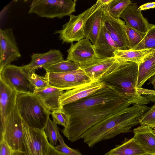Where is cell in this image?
<instances>
[{"instance_id":"obj_29","label":"cell","mask_w":155,"mask_h":155,"mask_svg":"<svg viewBox=\"0 0 155 155\" xmlns=\"http://www.w3.org/2000/svg\"><path fill=\"white\" fill-rule=\"evenodd\" d=\"M147 49L155 50V25L150 24L146 35L142 40L132 50Z\"/></svg>"},{"instance_id":"obj_26","label":"cell","mask_w":155,"mask_h":155,"mask_svg":"<svg viewBox=\"0 0 155 155\" xmlns=\"http://www.w3.org/2000/svg\"><path fill=\"white\" fill-rule=\"evenodd\" d=\"M80 68V64L73 61L63 60L54 64L44 69L46 73H64Z\"/></svg>"},{"instance_id":"obj_18","label":"cell","mask_w":155,"mask_h":155,"mask_svg":"<svg viewBox=\"0 0 155 155\" xmlns=\"http://www.w3.org/2000/svg\"><path fill=\"white\" fill-rule=\"evenodd\" d=\"M18 93L0 79V125L15 107Z\"/></svg>"},{"instance_id":"obj_15","label":"cell","mask_w":155,"mask_h":155,"mask_svg":"<svg viewBox=\"0 0 155 155\" xmlns=\"http://www.w3.org/2000/svg\"><path fill=\"white\" fill-rule=\"evenodd\" d=\"M93 45L90 40L85 38L75 44L71 43L67 50L68 53L66 60L74 61L80 65L96 56Z\"/></svg>"},{"instance_id":"obj_43","label":"cell","mask_w":155,"mask_h":155,"mask_svg":"<svg viewBox=\"0 0 155 155\" xmlns=\"http://www.w3.org/2000/svg\"></svg>"},{"instance_id":"obj_20","label":"cell","mask_w":155,"mask_h":155,"mask_svg":"<svg viewBox=\"0 0 155 155\" xmlns=\"http://www.w3.org/2000/svg\"><path fill=\"white\" fill-rule=\"evenodd\" d=\"M133 137L148 155L155 153V134L153 129L147 125L134 129Z\"/></svg>"},{"instance_id":"obj_12","label":"cell","mask_w":155,"mask_h":155,"mask_svg":"<svg viewBox=\"0 0 155 155\" xmlns=\"http://www.w3.org/2000/svg\"><path fill=\"white\" fill-rule=\"evenodd\" d=\"M103 23L110 37L117 45L118 50L130 49L125 22L120 18H115L111 16L104 7Z\"/></svg>"},{"instance_id":"obj_39","label":"cell","mask_w":155,"mask_h":155,"mask_svg":"<svg viewBox=\"0 0 155 155\" xmlns=\"http://www.w3.org/2000/svg\"><path fill=\"white\" fill-rule=\"evenodd\" d=\"M11 155H27L24 151L16 150L13 151Z\"/></svg>"},{"instance_id":"obj_25","label":"cell","mask_w":155,"mask_h":155,"mask_svg":"<svg viewBox=\"0 0 155 155\" xmlns=\"http://www.w3.org/2000/svg\"><path fill=\"white\" fill-rule=\"evenodd\" d=\"M147 154L132 138L117 145L104 155H146Z\"/></svg>"},{"instance_id":"obj_10","label":"cell","mask_w":155,"mask_h":155,"mask_svg":"<svg viewBox=\"0 0 155 155\" xmlns=\"http://www.w3.org/2000/svg\"><path fill=\"white\" fill-rule=\"evenodd\" d=\"M24 66L9 64L0 71V79L18 94H34L35 89L24 72Z\"/></svg>"},{"instance_id":"obj_36","label":"cell","mask_w":155,"mask_h":155,"mask_svg":"<svg viewBox=\"0 0 155 155\" xmlns=\"http://www.w3.org/2000/svg\"><path fill=\"white\" fill-rule=\"evenodd\" d=\"M46 155H66L57 150L50 144Z\"/></svg>"},{"instance_id":"obj_40","label":"cell","mask_w":155,"mask_h":155,"mask_svg":"<svg viewBox=\"0 0 155 155\" xmlns=\"http://www.w3.org/2000/svg\"><path fill=\"white\" fill-rule=\"evenodd\" d=\"M148 81H149L148 84H152L153 86V88L155 89V75L150 78Z\"/></svg>"},{"instance_id":"obj_35","label":"cell","mask_w":155,"mask_h":155,"mask_svg":"<svg viewBox=\"0 0 155 155\" xmlns=\"http://www.w3.org/2000/svg\"><path fill=\"white\" fill-rule=\"evenodd\" d=\"M13 151L11 148L5 142H0V155H11Z\"/></svg>"},{"instance_id":"obj_14","label":"cell","mask_w":155,"mask_h":155,"mask_svg":"<svg viewBox=\"0 0 155 155\" xmlns=\"http://www.w3.org/2000/svg\"><path fill=\"white\" fill-rule=\"evenodd\" d=\"M104 86L100 80L92 81L89 83L64 91L59 99L61 108L89 96Z\"/></svg>"},{"instance_id":"obj_42","label":"cell","mask_w":155,"mask_h":155,"mask_svg":"<svg viewBox=\"0 0 155 155\" xmlns=\"http://www.w3.org/2000/svg\"><path fill=\"white\" fill-rule=\"evenodd\" d=\"M155 155V153H154V154H151V155Z\"/></svg>"},{"instance_id":"obj_41","label":"cell","mask_w":155,"mask_h":155,"mask_svg":"<svg viewBox=\"0 0 155 155\" xmlns=\"http://www.w3.org/2000/svg\"><path fill=\"white\" fill-rule=\"evenodd\" d=\"M153 130H154V132L155 134V127L153 128Z\"/></svg>"},{"instance_id":"obj_33","label":"cell","mask_w":155,"mask_h":155,"mask_svg":"<svg viewBox=\"0 0 155 155\" xmlns=\"http://www.w3.org/2000/svg\"><path fill=\"white\" fill-rule=\"evenodd\" d=\"M53 121L65 127L67 126L69 120V116L62 108L57 110L51 112Z\"/></svg>"},{"instance_id":"obj_1","label":"cell","mask_w":155,"mask_h":155,"mask_svg":"<svg viewBox=\"0 0 155 155\" xmlns=\"http://www.w3.org/2000/svg\"><path fill=\"white\" fill-rule=\"evenodd\" d=\"M131 104L121 96L112 100L92 106L85 109L68 115V124L62 130L71 142L81 139L89 129L104 120L121 112Z\"/></svg>"},{"instance_id":"obj_30","label":"cell","mask_w":155,"mask_h":155,"mask_svg":"<svg viewBox=\"0 0 155 155\" xmlns=\"http://www.w3.org/2000/svg\"><path fill=\"white\" fill-rule=\"evenodd\" d=\"M44 130L52 146H56L60 134L57 124L49 118Z\"/></svg>"},{"instance_id":"obj_37","label":"cell","mask_w":155,"mask_h":155,"mask_svg":"<svg viewBox=\"0 0 155 155\" xmlns=\"http://www.w3.org/2000/svg\"><path fill=\"white\" fill-rule=\"evenodd\" d=\"M155 8V2H148L143 4L138 7V9L140 11Z\"/></svg>"},{"instance_id":"obj_34","label":"cell","mask_w":155,"mask_h":155,"mask_svg":"<svg viewBox=\"0 0 155 155\" xmlns=\"http://www.w3.org/2000/svg\"><path fill=\"white\" fill-rule=\"evenodd\" d=\"M58 141L59 144L54 147L60 152L66 155H83L78 151L68 147L64 143L60 134L59 136Z\"/></svg>"},{"instance_id":"obj_11","label":"cell","mask_w":155,"mask_h":155,"mask_svg":"<svg viewBox=\"0 0 155 155\" xmlns=\"http://www.w3.org/2000/svg\"><path fill=\"white\" fill-rule=\"evenodd\" d=\"M21 56L12 29H0V71Z\"/></svg>"},{"instance_id":"obj_31","label":"cell","mask_w":155,"mask_h":155,"mask_svg":"<svg viewBox=\"0 0 155 155\" xmlns=\"http://www.w3.org/2000/svg\"><path fill=\"white\" fill-rule=\"evenodd\" d=\"M126 28L129 46L130 49H131L135 47L145 37L146 33H143L140 32L127 25Z\"/></svg>"},{"instance_id":"obj_28","label":"cell","mask_w":155,"mask_h":155,"mask_svg":"<svg viewBox=\"0 0 155 155\" xmlns=\"http://www.w3.org/2000/svg\"><path fill=\"white\" fill-rule=\"evenodd\" d=\"M131 2L130 0H112L104 7L111 16L115 18H120L121 15Z\"/></svg>"},{"instance_id":"obj_19","label":"cell","mask_w":155,"mask_h":155,"mask_svg":"<svg viewBox=\"0 0 155 155\" xmlns=\"http://www.w3.org/2000/svg\"><path fill=\"white\" fill-rule=\"evenodd\" d=\"M94 11L87 20L84 25L85 38L89 39L94 45L99 35L102 25L104 7H98L96 3Z\"/></svg>"},{"instance_id":"obj_24","label":"cell","mask_w":155,"mask_h":155,"mask_svg":"<svg viewBox=\"0 0 155 155\" xmlns=\"http://www.w3.org/2000/svg\"><path fill=\"white\" fill-rule=\"evenodd\" d=\"M137 88H141L145 83L155 75V52L138 65Z\"/></svg>"},{"instance_id":"obj_22","label":"cell","mask_w":155,"mask_h":155,"mask_svg":"<svg viewBox=\"0 0 155 155\" xmlns=\"http://www.w3.org/2000/svg\"><path fill=\"white\" fill-rule=\"evenodd\" d=\"M64 92V90L49 86L40 90L35 91L34 94L51 112L61 109L59 99Z\"/></svg>"},{"instance_id":"obj_23","label":"cell","mask_w":155,"mask_h":155,"mask_svg":"<svg viewBox=\"0 0 155 155\" xmlns=\"http://www.w3.org/2000/svg\"><path fill=\"white\" fill-rule=\"evenodd\" d=\"M155 50L147 49L137 50H117L115 52V58L118 60L134 62L138 65L152 56Z\"/></svg>"},{"instance_id":"obj_16","label":"cell","mask_w":155,"mask_h":155,"mask_svg":"<svg viewBox=\"0 0 155 155\" xmlns=\"http://www.w3.org/2000/svg\"><path fill=\"white\" fill-rule=\"evenodd\" d=\"M93 47L96 58H115V52L118 49L103 23L97 39Z\"/></svg>"},{"instance_id":"obj_9","label":"cell","mask_w":155,"mask_h":155,"mask_svg":"<svg viewBox=\"0 0 155 155\" xmlns=\"http://www.w3.org/2000/svg\"><path fill=\"white\" fill-rule=\"evenodd\" d=\"M22 121L24 151L27 155H46L49 143L44 130L31 127Z\"/></svg>"},{"instance_id":"obj_4","label":"cell","mask_w":155,"mask_h":155,"mask_svg":"<svg viewBox=\"0 0 155 155\" xmlns=\"http://www.w3.org/2000/svg\"><path fill=\"white\" fill-rule=\"evenodd\" d=\"M16 107L22 120L28 126L44 130L51 111L34 94H18Z\"/></svg>"},{"instance_id":"obj_17","label":"cell","mask_w":155,"mask_h":155,"mask_svg":"<svg viewBox=\"0 0 155 155\" xmlns=\"http://www.w3.org/2000/svg\"><path fill=\"white\" fill-rule=\"evenodd\" d=\"M120 18L124 20L127 25L143 33L147 32L150 24L143 17L136 3L131 2Z\"/></svg>"},{"instance_id":"obj_32","label":"cell","mask_w":155,"mask_h":155,"mask_svg":"<svg viewBox=\"0 0 155 155\" xmlns=\"http://www.w3.org/2000/svg\"><path fill=\"white\" fill-rule=\"evenodd\" d=\"M139 122L140 125H148L152 128L155 127V102L140 119Z\"/></svg>"},{"instance_id":"obj_8","label":"cell","mask_w":155,"mask_h":155,"mask_svg":"<svg viewBox=\"0 0 155 155\" xmlns=\"http://www.w3.org/2000/svg\"><path fill=\"white\" fill-rule=\"evenodd\" d=\"M45 77L50 86L63 90H71L92 81L80 68L64 73H46Z\"/></svg>"},{"instance_id":"obj_13","label":"cell","mask_w":155,"mask_h":155,"mask_svg":"<svg viewBox=\"0 0 155 155\" xmlns=\"http://www.w3.org/2000/svg\"><path fill=\"white\" fill-rule=\"evenodd\" d=\"M118 60L115 58H93L80 65L92 81H98L112 71L117 65Z\"/></svg>"},{"instance_id":"obj_38","label":"cell","mask_w":155,"mask_h":155,"mask_svg":"<svg viewBox=\"0 0 155 155\" xmlns=\"http://www.w3.org/2000/svg\"><path fill=\"white\" fill-rule=\"evenodd\" d=\"M146 99L149 102H155V93L144 96Z\"/></svg>"},{"instance_id":"obj_7","label":"cell","mask_w":155,"mask_h":155,"mask_svg":"<svg viewBox=\"0 0 155 155\" xmlns=\"http://www.w3.org/2000/svg\"><path fill=\"white\" fill-rule=\"evenodd\" d=\"M95 7V4L78 15L69 16V21L63 25L61 30L55 31V33L59 34L60 39L63 43H72L85 38L84 30V24L93 12Z\"/></svg>"},{"instance_id":"obj_27","label":"cell","mask_w":155,"mask_h":155,"mask_svg":"<svg viewBox=\"0 0 155 155\" xmlns=\"http://www.w3.org/2000/svg\"><path fill=\"white\" fill-rule=\"evenodd\" d=\"M35 71V70L29 69L27 65H24V74L33 86L35 91L40 90L49 86L45 77L37 74Z\"/></svg>"},{"instance_id":"obj_5","label":"cell","mask_w":155,"mask_h":155,"mask_svg":"<svg viewBox=\"0 0 155 155\" xmlns=\"http://www.w3.org/2000/svg\"><path fill=\"white\" fill-rule=\"evenodd\" d=\"M77 0H34L30 5L28 13L41 17L61 18L76 11Z\"/></svg>"},{"instance_id":"obj_6","label":"cell","mask_w":155,"mask_h":155,"mask_svg":"<svg viewBox=\"0 0 155 155\" xmlns=\"http://www.w3.org/2000/svg\"><path fill=\"white\" fill-rule=\"evenodd\" d=\"M0 142H6L13 151H24L22 120L15 107L0 126Z\"/></svg>"},{"instance_id":"obj_21","label":"cell","mask_w":155,"mask_h":155,"mask_svg":"<svg viewBox=\"0 0 155 155\" xmlns=\"http://www.w3.org/2000/svg\"><path fill=\"white\" fill-rule=\"evenodd\" d=\"M63 60V55L60 50L51 49L46 53L32 55L30 62L27 65L29 69L35 70L40 68L45 69Z\"/></svg>"},{"instance_id":"obj_3","label":"cell","mask_w":155,"mask_h":155,"mask_svg":"<svg viewBox=\"0 0 155 155\" xmlns=\"http://www.w3.org/2000/svg\"><path fill=\"white\" fill-rule=\"evenodd\" d=\"M118 60L117 66L103 76L100 81L131 104L145 105L150 102L141 95L140 88H137L138 64L134 62Z\"/></svg>"},{"instance_id":"obj_2","label":"cell","mask_w":155,"mask_h":155,"mask_svg":"<svg viewBox=\"0 0 155 155\" xmlns=\"http://www.w3.org/2000/svg\"><path fill=\"white\" fill-rule=\"evenodd\" d=\"M149 108L146 105L134 104L94 126L85 132L81 139L92 148L99 142L130 132L133 127L140 124V119Z\"/></svg>"}]
</instances>
